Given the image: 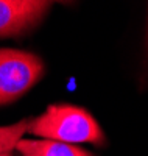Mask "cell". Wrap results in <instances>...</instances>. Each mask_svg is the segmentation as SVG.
<instances>
[{
    "label": "cell",
    "mask_w": 148,
    "mask_h": 156,
    "mask_svg": "<svg viewBox=\"0 0 148 156\" xmlns=\"http://www.w3.org/2000/svg\"><path fill=\"white\" fill-rule=\"evenodd\" d=\"M28 131L44 139L64 144L104 145L106 137L87 109L73 105H51L44 114L30 120Z\"/></svg>",
    "instance_id": "cell-1"
},
{
    "label": "cell",
    "mask_w": 148,
    "mask_h": 156,
    "mask_svg": "<svg viewBox=\"0 0 148 156\" xmlns=\"http://www.w3.org/2000/svg\"><path fill=\"white\" fill-rule=\"evenodd\" d=\"M42 72V61L36 55L0 48V105L14 101L30 90Z\"/></svg>",
    "instance_id": "cell-2"
},
{
    "label": "cell",
    "mask_w": 148,
    "mask_h": 156,
    "mask_svg": "<svg viewBox=\"0 0 148 156\" xmlns=\"http://www.w3.org/2000/svg\"><path fill=\"white\" fill-rule=\"evenodd\" d=\"M51 0H0V37L17 36L41 19Z\"/></svg>",
    "instance_id": "cell-3"
},
{
    "label": "cell",
    "mask_w": 148,
    "mask_h": 156,
    "mask_svg": "<svg viewBox=\"0 0 148 156\" xmlns=\"http://www.w3.org/2000/svg\"><path fill=\"white\" fill-rule=\"evenodd\" d=\"M20 156H93V153L72 144H64L58 140H31L20 139L16 145Z\"/></svg>",
    "instance_id": "cell-4"
},
{
    "label": "cell",
    "mask_w": 148,
    "mask_h": 156,
    "mask_svg": "<svg viewBox=\"0 0 148 156\" xmlns=\"http://www.w3.org/2000/svg\"><path fill=\"white\" fill-rule=\"evenodd\" d=\"M30 120H20L17 123L0 126V154L9 153L14 150L17 142L22 139L25 131H28Z\"/></svg>",
    "instance_id": "cell-5"
},
{
    "label": "cell",
    "mask_w": 148,
    "mask_h": 156,
    "mask_svg": "<svg viewBox=\"0 0 148 156\" xmlns=\"http://www.w3.org/2000/svg\"><path fill=\"white\" fill-rule=\"evenodd\" d=\"M146 64H148V36H146Z\"/></svg>",
    "instance_id": "cell-6"
},
{
    "label": "cell",
    "mask_w": 148,
    "mask_h": 156,
    "mask_svg": "<svg viewBox=\"0 0 148 156\" xmlns=\"http://www.w3.org/2000/svg\"><path fill=\"white\" fill-rule=\"evenodd\" d=\"M0 156H9V154H8V153H5V154H0Z\"/></svg>",
    "instance_id": "cell-7"
},
{
    "label": "cell",
    "mask_w": 148,
    "mask_h": 156,
    "mask_svg": "<svg viewBox=\"0 0 148 156\" xmlns=\"http://www.w3.org/2000/svg\"><path fill=\"white\" fill-rule=\"evenodd\" d=\"M64 2H69V0H64Z\"/></svg>",
    "instance_id": "cell-8"
}]
</instances>
